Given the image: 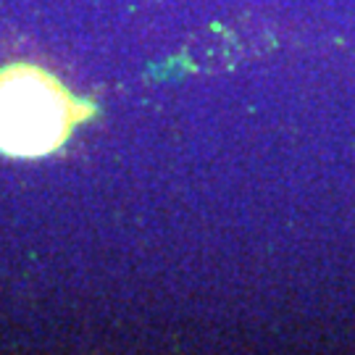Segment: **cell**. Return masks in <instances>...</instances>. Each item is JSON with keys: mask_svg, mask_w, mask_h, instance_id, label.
Listing matches in <instances>:
<instances>
[{"mask_svg": "<svg viewBox=\"0 0 355 355\" xmlns=\"http://www.w3.org/2000/svg\"><path fill=\"white\" fill-rule=\"evenodd\" d=\"M92 105L74 98L58 76L32 64L0 69V153L42 158L61 150Z\"/></svg>", "mask_w": 355, "mask_h": 355, "instance_id": "6da1fadb", "label": "cell"}]
</instances>
